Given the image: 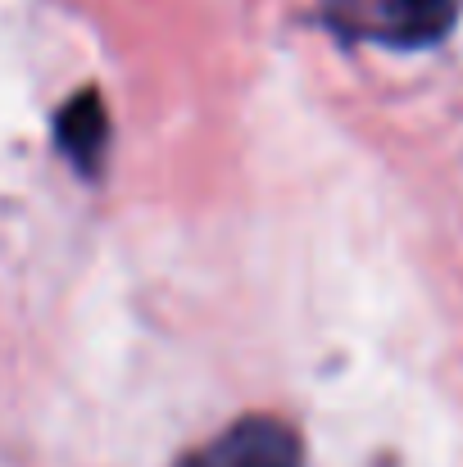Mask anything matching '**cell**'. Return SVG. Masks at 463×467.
<instances>
[{
    "label": "cell",
    "mask_w": 463,
    "mask_h": 467,
    "mask_svg": "<svg viewBox=\"0 0 463 467\" xmlns=\"http://www.w3.org/2000/svg\"><path fill=\"white\" fill-rule=\"evenodd\" d=\"M459 18V0H331V23L386 46H437Z\"/></svg>",
    "instance_id": "obj_1"
},
{
    "label": "cell",
    "mask_w": 463,
    "mask_h": 467,
    "mask_svg": "<svg viewBox=\"0 0 463 467\" xmlns=\"http://www.w3.org/2000/svg\"><path fill=\"white\" fill-rule=\"evenodd\" d=\"M177 467H305V441L282 418H241Z\"/></svg>",
    "instance_id": "obj_2"
},
{
    "label": "cell",
    "mask_w": 463,
    "mask_h": 467,
    "mask_svg": "<svg viewBox=\"0 0 463 467\" xmlns=\"http://www.w3.org/2000/svg\"><path fill=\"white\" fill-rule=\"evenodd\" d=\"M55 137H59V150L73 159L82 172H96L100 155H105V141H110V119H105V105L96 91H82L73 96L59 119H55Z\"/></svg>",
    "instance_id": "obj_3"
}]
</instances>
